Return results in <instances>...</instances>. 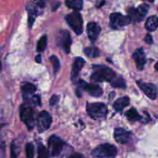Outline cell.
Instances as JSON below:
<instances>
[{"label":"cell","mask_w":158,"mask_h":158,"mask_svg":"<svg viewBox=\"0 0 158 158\" xmlns=\"http://www.w3.org/2000/svg\"><path fill=\"white\" fill-rule=\"evenodd\" d=\"M49 60H50V62L52 63V66H53L54 73H56L58 72L59 69H60V61H59L58 58H57L56 56H51L49 57Z\"/></svg>","instance_id":"83f0119b"},{"label":"cell","mask_w":158,"mask_h":158,"mask_svg":"<svg viewBox=\"0 0 158 158\" xmlns=\"http://www.w3.org/2000/svg\"><path fill=\"white\" fill-rule=\"evenodd\" d=\"M68 25L77 35L83 33V18L78 11L72 12L66 16Z\"/></svg>","instance_id":"8992f818"},{"label":"cell","mask_w":158,"mask_h":158,"mask_svg":"<svg viewBox=\"0 0 158 158\" xmlns=\"http://www.w3.org/2000/svg\"><path fill=\"white\" fill-rule=\"evenodd\" d=\"M49 151L43 145H40L38 148V158H49Z\"/></svg>","instance_id":"4316f807"},{"label":"cell","mask_w":158,"mask_h":158,"mask_svg":"<svg viewBox=\"0 0 158 158\" xmlns=\"http://www.w3.org/2000/svg\"><path fill=\"white\" fill-rule=\"evenodd\" d=\"M133 59L136 63V66L139 70H143L146 64V56H145L144 50L143 48H138L134 51L133 54Z\"/></svg>","instance_id":"5bb4252c"},{"label":"cell","mask_w":158,"mask_h":158,"mask_svg":"<svg viewBox=\"0 0 158 158\" xmlns=\"http://www.w3.org/2000/svg\"><path fill=\"white\" fill-rule=\"evenodd\" d=\"M125 115H126L127 118L131 121H137V120H140L142 119L141 116L138 114L137 110L134 109V108H131V110L127 111Z\"/></svg>","instance_id":"7402d4cb"},{"label":"cell","mask_w":158,"mask_h":158,"mask_svg":"<svg viewBox=\"0 0 158 158\" xmlns=\"http://www.w3.org/2000/svg\"><path fill=\"white\" fill-rule=\"evenodd\" d=\"M46 44H47V36L43 35L38 41V43H37L36 50L40 52H43L45 48H46Z\"/></svg>","instance_id":"d4e9b609"},{"label":"cell","mask_w":158,"mask_h":158,"mask_svg":"<svg viewBox=\"0 0 158 158\" xmlns=\"http://www.w3.org/2000/svg\"><path fill=\"white\" fill-rule=\"evenodd\" d=\"M155 69L157 71H158V62L157 63H156V65H155Z\"/></svg>","instance_id":"e575fe53"},{"label":"cell","mask_w":158,"mask_h":158,"mask_svg":"<svg viewBox=\"0 0 158 158\" xmlns=\"http://www.w3.org/2000/svg\"><path fill=\"white\" fill-rule=\"evenodd\" d=\"M143 1H145V2H154V0H143Z\"/></svg>","instance_id":"d590c367"},{"label":"cell","mask_w":158,"mask_h":158,"mask_svg":"<svg viewBox=\"0 0 158 158\" xmlns=\"http://www.w3.org/2000/svg\"><path fill=\"white\" fill-rule=\"evenodd\" d=\"M110 22L111 28L114 29H120L127 26L131 22V19L129 15L125 16L120 13L114 12L110 15Z\"/></svg>","instance_id":"30bf717a"},{"label":"cell","mask_w":158,"mask_h":158,"mask_svg":"<svg viewBox=\"0 0 158 158\" xmlns=\"http://www.w3.org/2000/svg\"><path fill=\"white\" fill-rule=\"evenodd\" d=\"M91 154L94 158H114L117 156V149L114 145L104 143L95 148Z\"/></svg>","instance_id":"3957f363"},{"label":"cell","mask_w":158,"mask_h":158,"mask_svg":"<svg viewBox=\"0 0 158 158\" xmlns=\"http://www.w3.org/2000/svg\"><path fill=\"white\" fill-rule=\"evenodd\" d=\"M52 122V118L49 113L46 111H42L38 114L36 118V127L39 132L42 133L49 128Z\"/></svg>","instance_id":"7c38bea8"},{"label":"cell","mask_w":158,"mask_h":158,"mask_svg":"<svg viewBox=\"0 0 158 158\" xmlns=\"http://www.w3.org/2000/svg\"><path fill=\"white\" fill-rule=\"evenodd\" d=\"M19 154V148L15 146V143L12 142L11 144V158H17Z\"/></svg>","instance_id":"f1b7e54d"},{"label":"cell","mask_w":158,"mask_h":158,"mask_svg":"<svg viewBox=\"0 0 158 158\" xmlns=\"http://www.w3.org/2000/svg\"><path fill=\"white\" fill-rule=\"evenodd\" d=\"M35 61L37 62V63H41V56L40 55H38L36 57H35Z\"/></svg>","instance_id":"d6a6232c"},{"label":"cell","mask_w":158,"mask_h":158,"mask_svg":"<svg viewBox=\"0 0 158 158\" xmlns=\"http://www.w3.org/2000/svg\"><path fill=\"white\" fill-rule=\"evenodd\" d=\"M112 86L116 88H120V89H125L126 88V83L123 78L121 77H116L112 81L110 82Z\"/></svg>","instance_id":"603a6c76"},{"label":"cell","mask_w":158,"mask_h":158,"mask_svg":"<svg viewBox=\"0 0 158 158\" xmlns=\"http://www.w3.org/2000/svg\"><path fill=\"white\" fill-rule=\"evenodd\" d=\"M81 90L86 91L89 95L94 97H100L103 94V89L100 86L95 84L87 83L83 80L79 81V86L77 89V95L79 97H81V94H80Z\"/></svg>","instance_id":"52a82bcc"},{"label":"cell","mask_w":158,"mask_h":158,"mask_svg":"<svg viewBox=\"0 0 158 158\" xmlns=\"http://www.w3.org/2000/svg\"><path fill=\"white\" fill-rule=\"evenodd\" d=\"M56 42L58 46H60L66 53L70 52V46L72 43L70 34L66 30H61L58 34L56 38Z\"/></svg>","instance_id":"8fae6325"},{"label":"cell","mask_w":158,"mask_h":158,"mask_svg":"<svg viewBox=\"0 0 158 158\" xmlns=\"http://www.w3.org/2000/svg\"><path fill=\"white\" fill-rule=\"evenodd\" d=\"M131 134L123 128H116L114 131V138L116 141L121 144L128 143L131 140Z\"/></svg>","instance_id":"9a60e30c"},{"label":"cell","mask_w":158,"mask_h":158,"mask_svg":"<svg viewBox=\"0 0 158 158\" xmlns=\"http://www.w3.org/2000/svg\"><path fill=\"white\" fill-rule=\"evenodd\" d=\"M48 146H49V155L51 157H55L62 155L67 145L60 137H56V136H52L49 139Z\"/></svg>","instance_id":"5b68a950"},{"label":"cell","mask_w":158,"mask_h":158,"mask_svg":"<svg viewBox=\"0 0 158 158\" xmlns=\"http://www.w3.org/2000/svg\"><path fill=\"white\" fill-rule=\"evenodd\" d=\"M33 105L30 103H24L20 106L19 114L20 119L27 126L29 130H32L35 125V120H34V110L32 107Z\"/></svg>","instance_id":"7a4b0ae2"},{"label":"cell","mask_w":158,"mask_h":158,"mask_svg":"<svg viewBox=\"0 0 158 158\" xmlns=\"http://www.w3.org/2000/svg\"><path fill=\"white\" fill-rule=\"evenodd\" d=\"M94 73L91 75V79L97 82H111L116 77L115 72L113 69L104 66L94 65L93 66Z\"/></svg>","instance_id":"6da1fadb"},{"label":"cell","mask_w":158,"mask_h":158,"mask_svg":"<svg viewBox=\"0 0 158 158\" xmlns=\"http://www.w3.org/2000/svg\"><path fill=\"white\" fill-rule=\"evenodd\" d=\"M68 158H84V157H83L82 154H78V153H76V154H72V155L69 156Z\"/></svg>","instance_id":"1f68e13d"},{"label":"cell","mask_w":158,"mask_h":158,"mask_svg":"<svg viewBox=\"0 0 158 158\" xmlns=\"http://www.w3.org/2000/svg\"><path fill=\"white\" fill-rule=\"evenodd\" d=\"M66 5L69 9L80 11L83 8V0H66Z\"/></svg>","instance_id":"44dd1931"},{"label":"cell","mask_w":158,"mask_h":158,"mask_svg":"<svg viewBox=\"0 0 158 158\" xmlns=\"http://www.w3.org/2000/svg\"><path fill=\"white\" fill-rule=\"evenodd\" d=\"M44 6L45 2L43 0H35L27 6V10L29 12V27H32L35 17L41 13Z\"/></svg>","instance_id":"ba28073f"},{"label":"cell","mask_w":158,"mask_h":158,"mask_svg":"<svg viewBox=\"0 0 158 158\" xmlns=\"http://www.w3.org/2000/svg\"><path fill=\"white\" fill-rule=\"evenodd\" d=\"M104 2H105V0H100V2H99V4L97 5V6H98V7H100V6H103V5L104 4Z\"/></svg>","instance_id":"836d02e7"},{"label":"cell","mask_w":158,"mask_h":158,"mask_svg":"<svg viewBox=\"0 0 158 158\" xmlns=\"http://www.w3.org/2000/svg\"><path fill=\"white\" fill-rule=\"evenodd\" d=\"M34 153H35L34 145L32 143H28L26 145V158H34Z\"/></svg>","instance_id":"484cf974"},{"label":"cell","mask_w":158,"mask_h":158,"mask_svg":"<svg viewBox=\"0 0 158 158\" xmlns=\"http://www.w3.org/2000/svg\"><path fill=\"white\" fill-rule=\"evenodd\" d=\"M84 52L87 56L90 58H96L100 55V52L95 46H89V47L85 48Z\"/></svg>","instance_id":"cb8c5ba5"},{"label":"cell","mask_w":158,"mask_h":158,"mask_svg":"<svg viewBox=\"0 0 158 158\" xmlns=\"http://www.w3.org/2000/svg\"><path fill=\"white\" fill-rule=\"evenodd\" d=\"M85 64V60L80 57H77L74 60L73 63L72 70H71V78L73 80H77L79 76V73L83 68V65Z\"/></svg>","instance_id":"e0dca14e"},{"label":"cell","mask_w":158,"mask_h":158,"mask_svg":"<svg viewBox=\"0 0 158 158\" xmlns=\"http://www.w3.org/2000/svg\"><path fill=\"white\" fill-rule=\"evenodd\" d=\"M58 101H59L58 96L53 95L52 97H51L50 100H49V104H50L51 106H53V105L56 104V103H58Z\"/></svg>","instance_id":"f546056e"},{"label":"cell","mask_w":158,"mask_h":158,"mask_svg":"<svg viewBox=\"0 0 158 158\" xmlns=\"http://www.w3.org/2000/svg\"><path fill=\"white\" fill-rule=\"evenodd\" d=\"M149 6L148 4H142L140 6L134 9V8H130L128 9V15L131 18V21L133 22H141L146 16L148 10H149Z\"/></svg>","instance_id":"9c48e42d"},{"label":"cell","mask_w":158,"mask_h":158,"mask_svg":"<svg viewBox=\"0 0 158 158\" xmlns=\"http://www.w3.org/2000/svg\"><path fill=\"white\" fill-rule=\"evenodd\" d=\"M144 40L147 43H149V44H152L153 43V38L150 34H148V35L145 36Z\"/></svg>","instance_id":"4dcf8cb0"},{"label":"cell","mask_w":158,"mask_h":158,"mask_svg":"<svg viewBox=\"0 0 158 158\" xmlns=\"http://www.w3.org/2000/svg\"><path fill=\"white\" fill-rule=\"evenodd\" d=\"M86 111L89 117L95 120L105 118L107 114V106L103 103H91L86 104Z\"/></svg>","instance_id":"277c9868"},{"label":"cell","mask_w":158,"mask_h":158,"mask_svg":"<svg viewBox=\"0 0 158 158\" xmlns=\"http://www.w3.org/2000/svg\"><path fill=\"white\" fill-rule=\"evenodd\" d=\"M139 87L151 100H155L157 97L158 90L157 86L153 83H145L142 81H137Z\"/></svg>","instance_id":"4fadbf2b"},{"label":"cell","mask_w":158,"mask_h":158,"mask_svg":"<svg viewBox=\"0 0 158 158\" xmlns=\"http://www.w3.org/2000/svg\"><path fill=\"white\" fill-rule=\"evenodd\" d=\"M21 90L23 98H24L25 100H26L33 96V94L36 90V87L32 83H26H26H22Z\"/></svg>","instance_id":"ac0fdd59"},{"label":"cell","mask_w":158,"mask_h":158,"mask_svg":"<svg viewBox=\"0 0 158 158\" xmlns=\"http://www.w3.org/2000/svg\"><path fill=\"white\" fill-rule=\"evenodd\" d=\"M158 27V17L152 15L149 17L145 23V28L150 32H154Z\"/></svg>","instance_id":"ffe728a7"},{"label":"cell","mask_w":158,"mask_h":158,"mask_svg":"<svg viewBox=\"0 0 158 158\" xmlns=\"http://www.w3.org/2000/svg\"><path fill=\"white\" fill-rule=\"evenodd\" d=\"M101 31V28L97 23L90 22L87 25L88 37L92 42H95L98 38Z\"/></svg>","instance_id":"2e32d148"},{"label":"cell","mask_w":158,"mask_h":158,"mask_svg":"<svg viewBox=\"0 0 158 158\" xmlns=\"http://www.w3.org/2000/svg\"><path fill=\"white\" fill-rule=\"evenodd\" d=\"M130 103V98L128 97H123L117 99L114 103V108L117 111H120L127 106Z\"/></svg>","instance_id":"d6986e66"}]
</instances>
